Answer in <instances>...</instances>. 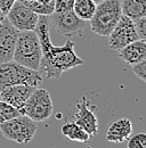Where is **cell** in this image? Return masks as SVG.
<instances>
[{"instance_id": "obj_5", "label": "cell", "mask_w": 146, "mask_h": 148, "mask_svg": "<svg viewBox=\"0 0 146 148\" xmlns=\"http://www.w3.org/2000/svg\"><path fill=\"white\" fill-rule=\"evenodd\" d=\"M36 130V122L22 114L7 122L0 123V131L2 136L6 139L15 141L17 144L30 143L33 139Z\"/></svg>"}, {"instance_id": "obj_13", "label": "cell", "mask_w": 146, "mask_h": 148, "mask_svg": "<svg viewBox=\"0 0 146 148\" xmlns=\"http://www.w3.org/2000/svg\"><path fill=\"white\" fill-rule=\"evenodd\" d=\"M131 133H132V123L130 119L121 117L113 121L107 127L105 132V139L110 143L121 144L127 140Z\"/></svg>"}, {"instance_id": "obj_6", "label": "cell", "mask_w": 146, "mask_h": 148, "mask_svg": "<svg viewBox=\"0 0 146 148\" xmlns=\"http://www.w3.org/2000/svg\"><path fill=\"white\" fill-rule=\"evenodd\" d=\"M53 110L54 105L49 92L36 87L21 110V114L26 115L34 122H43L53 115Z\"/></svg>"}, {"instance_id": "obj_9", "label": "cell", "mask_w": 146, "mask_h": 148, "mask_svg": "<svg viewBox=\"0 0 146 148\" xmlns=\"http://www.w3.org/2000/svg\"><path fill=\"white\" fill-rule=\"evenodd\" d=\"M138 34L135 29V24L127 16L122 15L115 27L109 36V46L112 50H120L127 45L138 40Z\"/></svg>"}, {"instance_id": "obj_23", "label": "cell", "mask_w": 146, "mask_h": 148, "mask_svg": "<svg viewBox=\"0 0 146 148\" xmlns=\"http://www.w3.org/2000/svg\"><path fill=\"white\" fill-rule=\"evenodd\" d=\"M74 0H55V10L54 12H63L73 9Z\"/></svg>"}, {"instance_id": "obj_4", "label": "cell", "mask_w": 146, "mask_h": 148, "mask_svg": "<svg viewBox=\"0 0 146 148\" xmlns=\"http://www.w3.org/2000/svg\"><path fill=\"white\" fill-rule=\"evenodd\" d=\"M121 16L120 0H104L96 6V10L89 21L91 31L97 36L109 37Z\"/></svg>"}, {"instance_id": "obj_16", "label": "cell", "mask_w": 146, "mask_h": 148, "mask_svg": "<svg viewBox=\"0 0 146 148\" xmlns=\"http://www.w3.org/2000/svg\"><path fill=\"white\" fill-rule=\"evenodd\" d=\"M61 133L69 138L72 141H78V143H87L90 139V134L83 130L79 124H76L74 121H69L65 122L61 125Z\"/></svg>"}, {"instance_id": "obj_8", "label": "cell", "mask_w": 146, "mask_h": 148, "mask_svg": "<svg viewBox=\"0 0 146 148\" xmlns=\"http://www.w3.org/2000/svg\"><path fill=\"white\" fill-rule=\"evenodd\" d=\"M50 19L54 24L56 31L63 37L79 36L86 27V22L80 19L73 12V9L54 12L50 15Z\"/></svg>"}, {"instance_id": "obj_19", "label": "cell", "mask_w": 146, "mask_h": 148, "mask_svg": "<svg viewBox=\"0 0 146 148\" xmlns=\"http://www.w3.org/2000/svg\"><path fill=\"white\" fill-rule=\"evenodd\" d=\"M18 115H21V113L17 108L0 99V123L7 122Z\"/></svg>"}, {"instance_id": "obj_14", "label": "cell", "mask_w": 146, "mask_h": 148, "mask_svg": "<svg viewBox=\"0 0 146 148\" xmlns=\"http://www.w3.org/2000/svg\"><path fill=\"white\" fill-rule=\"evenodd\" d=\"M120 58L129 65L137 64L146 59V41L144 39H138L127 45L119 50Z\"/></svg>"}, {"instance_id": "obj_18", "label": "cell", "mask_w": 146, "mask_h": 148, "mask_svg": "<svg viewBox=\"0 0 146 148\" xmlns=\"http://www.w3.org/2000/svg\"><path fill=\"white\" fill-rule=\"evenodd\" d=\"M96 6L92 0H74L73 12L80 19L88 22L96 10Z\"/></svg>"}, {"instance_id": "obj_25", "label": "cell", "mask_w": 146, "mask_h": 148, "mask_svg": "<svg viewBox=\"0 0 146 148\" xmlns=\"http://www.w3.org/2000/svg\"><path fill=\"white\" fill-rule=\"evenodd\" d=\"M5 18H6V15H5V14H3V13L0 10V23H1V22H2Z\"/></svg>"}, {"instance_id": "obj_15", "label": "cell", "mask_w": 146, "mask_h": 148, "mask_svg": "<svg viewBox=\"0 0 146 148\" xmlns=\"http://www.w3.org/2000/svg\"><path fill=\"white\" fill-rule=\"evenodd\" d=\"M121 13L132 22L146 16V0H120Z\"/></svg>"}, {"instance_id": "obj_7", "label": "cell", "mask_w": 146, "mask_h": 148, "mask_svg": "<svg viewBox=\"0 0 146 148\" xmlns=\"http://www.w3.org/2000/svg\"><path fill=\"white\" fill-rule=\"evenodd\" d=\"M6 18L19 32L34 31L39 21V15L32 12L22 0H16L10 10L7 13Z\"/></svg>"}, {"instance_id": "obj_3", "label": "cell", "mask_w": 146, "mask_h": 148, "mask_svg": "<svg viewBox=\"0 0 146 148\" xmlns=\"http://www.w3.org/2000/svg\"><path fill=\"white\" fill-rule=\"evenodd\" d=\"M42 74L36 70H31L14 60L0 63V89L8 86L25 84L39 87L42 82Z\"/></svg>"}, {"instance_id": "obj_10", "label": "cell", "mask_w": 146, "mask_h": 148, "mask_svg": "<svg viewBox=\"0 0 146 148\" xmlns=\"http://www.w3.org/2000/svg\"><path fill=\"white\" fill-rule=\"evenodd\" d=\"M18 33L8 19L5 18L0 23V63L13 60Z\"/></svg>"}, {"instance_id": "obj_21", "label": "cell", "mask_w": 146, "mask_h": 148, "mask_svg": "<svg viewBox=\"0 0 146 148\" xmlns=\"http://www.w3.org/2000/svg\"><path fill=\"white\" fill-rule=\"evenodd\" d=\"M132 66V72L134 74L138 77V79H140L142 81H146V59L145 60H142V62H139V63H137V64H134V65H131Z\"/></svg>"}, {"instance_id": "obj_22", "label": "cell", "mask_w": 146, "mask_h": 148, "mask_svg": "<svg viewBox=\"0 0 146 148\" xmlns=\"http://www.w3.org/2000/svg\"><path fill=\"white\" fill-rule=\"evenodd\" d=\"M134 24H135V29H136V32L138 34L139 39H144L146 38V17H142V18L137 19V21H134Z\"/></svg>"}, {"instance_id": "obj_2", "label": "cell", "mask_w": 146, "mask_h": 148, "mask_svg": "<svg viewBox=\"0 0 146 148\" xmlns=\"http://www.w3.org/2000/svg\"><path fill=\"white\" fill-rule=\"evenodd\" d=\"M41 56V46L36 31H21L18 33L13 60L25 67L38 71Z\"/></svg>"}, {"instance_id": "obj_20", "label": "cell", "mask_w": 146, "mask_h": 148, "mask_svg": "<svg viewBox=\"0 0 146 148\" xmlns=\"http://www.w3.org/2000/svg\"><path fill=\"white\" fill-rule=\"evenodd\" d=\"M127 148H146V133L138 131L128 137Z\"/></svg>"}, {"instance_id": "obj_26", "label": "cell", "mask_w": 146, "mask_h": 148, "mask_svg": "<svg viewBox=\"0 0 146 148\" xmlns=\"http://www.w3.org/2000/svg\"><path fill=\"white\" fill-rule=\"evenodd\" d=\"M92 1H94V2L96 3V5H98L99 2H102V1H104V0H92Z\"/></svg>"}, {"instance_id": "obj_1", "label": "cell", "mask_w": 146, "mask_h": 148, "mask_svg": "<svg viewBox=\"0 0 146 148\" xmlns=\"http://www.w3.org/2000/svg\"><path fill=\"white\" fill-rule=\"evenodd\" d=\"M49 16H39L36 33L41 46V60L38 71L47 79H58L63 72L83 65V60L75 54L74 42L66 41L63 46H54L49 34Z\"/></svg>"}, {"instance_id": "obj_12", "label": "cell", "mask_w": 146, "mask_h": 148, "mask_svg": "<svg viewBox=\"0 0 146 148\" xmlns=\"http://www.w3.org/2000/svg\"><path fill=\"white\" fill-rule=\"evenodd\" d=\"M36 88L25 86V84H16V86H8L0 89V99L8 103L9 105L17 108L19 113L23 108L24 104L29 99L30 95L33 92Z\"/></svg>"}, {"instance_id": "obj_11", "label": "cell", "mask_w": 146, "mask_h": 148, "mask_svg": "<svg viewBox=\"0 0 146 148\" xmlns=\"http://www.w3.org/2000/svg\"><path fill=\"white\" fill-rule=\"evenodd\" d=\"M74 122L86 130L90 136H96L98 132V120L95 113L89 108V101L82 97L75 106Z\"/></svg>"}, {"instance_id": "obj_24", "label": "cell", "mask_w": 146, "mask_h": 148, "mask_svg": "<svg viewBox=\"0 0 146 148\" xmlns=\"http://www.w3.org/2000/svg\"><path fill=\"white\" fill-rule=\"evenodd\" d=\"M15 1L16 0H0V10L5 15H7V13L10 10V8L15 3Z\"/></svg>"}, {"instance_id": "obj_17", "label": "cell", "mask_w": 146, "mask_h": 148, "mask_svg": "<svg viewBox=\"0 0 146 148\" xmlns=\"http://www.w3.org/2000/svg\"><path fill=\"white\" fill-rule=\"evenodd\" d=\"M39 16H50L55 10V0H22Z\"/></svg>"}]
</instances>
